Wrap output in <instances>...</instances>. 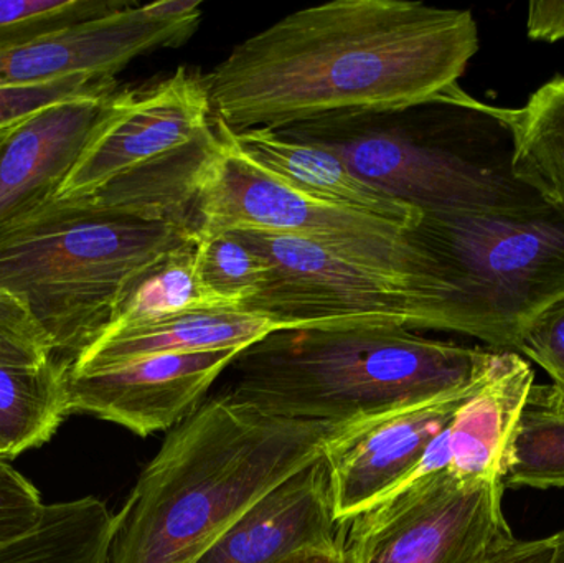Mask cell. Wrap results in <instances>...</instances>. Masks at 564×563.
I'll use <instances>...</instances> for the list:
<instances>
[{
  "mask_svg": "<svg viewBox=\"0 0 564 563\" xmlns=\"http://www.w3.org/2000/svg\"><path fill=\"white\" fill-rule=\"evenodd\" d=\"M477 50L469 10L334 0L245 40L204 83L212 118L230 131H281L437 101L460 88Z\"/></svg>",
  "mask_w": 564,
  "mask_h": 563,
  "instance_id": "1",
  "label": "cell"
},
{
  "mask_svg": "<svg viewBox=\"0 0 564 563\" xmlns=\"http://www.w3.org/2000/svg\"><path fill=\"white\" fill-rule=\"evenodd\" d=\"M341 426L278 419L227 393L205 400L167 433L116 515L108 563L200 562Z\"/></svg>",
  "mask_w": 564,
  "mask_h": 563,
  "instance_id": "2",
  "label": "cell"
},
{
  "mask_svg": "<svg viewBox=\"0 0 564 563\" xmlns=\"http://www.w3.org/2000/svg\"><path fill=\"white\" fill-rule=\"evenodd\" d=\"M496 354L400 326L280 329L235 357L227 396L278 419L345 425L463 392Z\"/></svg>",
  "mask_w": 564,
  "mask_h": 563,
  "instance_id": "3",
  "label": "cell"
},
{
  "mask_svg": "<svg viewBox=\"0 0 564 563\" xmlns=\"http://www.w3.org/2000/svg\"><path fill=\"white\" fill-rule=\"evenodd\" d=\"M427 111L423 126L370 115L276 132L332 152L361 181L423 214L530 215L552 208L513 174L507 108L457 88Z\"/></svg>",
  "mask_w": 564,
  "mask_h": 563,
  "instance_id": "4",
  "label": "cell"
},
{
  "mask_svg": "<svg viewBox=\"0 0 564 563\" xmlns=\"http://www.w3.org/2000/svg\"><path fill=\"white\" fill-rule=\"evenodd\" d=\"M195 241L182 225L55 197L0 228V288L25 304L53 357L72 364L111 326L139 274Z\"/></svg>",
  "mask_w": 564,
  "mask_h": 563,
  "instance_id": "5",
  "label": "cell"
},
{
  "mask_svg": "<svg viewBox=\"0 0 564 563\" xmlns=\"http://www.w3.org/2000/svg\"><path fill=\"white\" fill-rule=\"evenodd\" d=\"M431 255L444 331L519 354L533 321L564 301V217L423 214L411 230Z\"/></svg>",
  "mask_w": 564,
  "mask_h": 563,
  "instance_id": "6",
  "label": "cell"
},
{
  "mask_svg": "<svg viewBox=\"0 0 564 563\" xmlns=\"http://www.w3.org/2000/svg\"><path fill=\"white\" fill-rule=\"evenodd\" d=\"M212 122L218 144L195 182V238L235 230L292 235L433 296L436 267L411 230L291 187L251 161L221 122Z\"/></svg>",
  "mask_w": 564,
  "mask_h": 563,
  "instance_id": "7",
  "label": "cell"
},
{
  "mask_svg": "<svg viewBox=\"0 0 564 563\" xmlns=\"http://www.w3.org/2000/svg\"><path fill=\"white\" fill-rule=\"evenodd\" d=\"M234 234L268 267L263 290L240 310L260 314L280 329L378 324L444 331L436 297L413 284L348 263L305 238L258 230Z\"/></svg>",
  "mask_w": 564,
  "mask_h": 563,
  "instance_id": "8",
  "label": "cell"
},
{
  "mask_svg": "<svg viewBox=\"0 0 564 563\" xmlns=\"http://www.w3.org/2000/svg\"><path fill=\"white\" fill-rule=\"evenodd\" d=\"M503 483H467L427 473L347 522L351 563H487L516 541Z\"/></svg>",
  "mask_w": 564,
  "mask_h": 563,
  "instance_id": "9",
  "label": "cell"
},
{
  "mask_svg": "<svg viewBox=\"0 0 564 563\" xmlns=\"http://www.w3.org/2000/svg\"><path fill=\"white\" fill-rule=\"evenodd\" d=\"M202 20L198 0L126 6L98 19L0 52V88L43 85L75 75L115 78L142 53L177 46Z\"/></svg>",
  "mask_w": 564,
  "mask_h": 563,
  "instance_id": "10",
  "label": "cell"
},
{
  "mask_svg": "<svg viewBox=\"0 0 564 563\" xmlns=\"http://www.w3.org/2000/svg\"><path fill=\"white\" fill-rule=\"evenodd\" d=\"M210 129L204 78L185 68L152 88L118 91L108 118L56 197H91L119 175L182 151Z\"/></svg>",
  "mask_w": 564,
  "mask_h": 563,
  "instance_id": "11",
  "label": "cell"
},
{
  "mask_svg": "<svg viewBox=\"0 0 564 563\" xmlns=\"http://www.w3.org/2000/svg\"><path fill=\"white\" fill-rule=\"evenodd\" d=\"M484 379L444 399L345 423L332 435L322 458L338 521L347 524L410 483L434 440Z\"/></svg>",
  "mask_w": 564,
  "mask_h": 563,
  "instance_id": "12",
  "label": "cell"
},
{
  "mask_svg": "<svg viewBox=\"0 0 564 563\" xmlns=\"http://www.w3.org/2000/svg\"><path fill=\"white\" fill-rule=\"evenodd\" d=\"M240 353L169 354L96 372L66 369L68 415H91L139 436L171 432L198 409Z\"/></svg>",
  "mask_w": 564,
  "mask_h": 563,
  "instance_id": "13",
  "label": "cell"
},
{
  "mask_svg": "<svg viewBox=\"0 0 564 563\" xmlns=\"http://www.w3.org/2000/svg\"><path fill=\"white\" fill-rule=\"evenodd\" d=\"M116 93L48 106L13 128L0 149V228L58 195L108 118Z\"/></svg>",
  "mask_w": 564,
  "mask_h": 563,
  "instance_id": "14",
  "label": "cell"
},
{
  "mask_svg": "<svg viewBox=\"0 0 564 563\" xmlns=\"http://www.w3.org/2000/svg\"><path fill=\"white\" fill-rule=\"evenodd\" d=\"M345 532L321 456L251 506L198 563H285L337 545Z\"/></svg>",
  "mask_w": 564,
  "mask_h": 563,
  "instance_id": "15",
  "label": "cell"
},
{
  "mask_svg": "<svg viewBox=\"0 0 564 563\" xmlns=\"http://www.w3.org/2000/svg\"><path fill=\"white\" fill-rule=\"evenodd\" d=\"M280 331L260 314L235 307L187 311L138 323H115L86 347L69 372H96L169 354L247 349Z\"/></svg>",
  "mask_w": 564,
  "mask_h": 563,
  "instance_id": "16",
  "label": "cell"
},
{
  "mask_svg": "<svg viewBox=\"0 0 564 563\" xmlns=\"http://www.w3.org/2000/svg\"><path fill=\"white\" fill-rule=\"evenodd\" d=\"M535 372L516 353L497 350L479 389L447 426L449 472L467 483H503Z\"/></svg>",
  "mask_w": 564,
  "mask_h": 563,
  "instance_id": "17",
  "label": "cell"
},
{
  "mask_svg": "<svg viewBox=\"0 0 564 563\" xmlns=\"http://www.w3.org/2000/svg\"><path fill=\"white\" fill-rule=\"evenodd\" d=\"M227 131L251 161L311 197L393 221L408 230H413L423 217L417 208L361 181L337 155L325 149L292 141L268 129L234 132L227 128Z\"/></svg>",
  "mask_w": 564,
  "mask_h": 563,
  "instance_id": "18",
  "label": "cell"
},
{
  "mask_svg": "<svg viewBox=\"0 0 564 563\" xmlns=\"http://www.w3.org/2000/svg\"><path fill=\"white\" fill-rule=\"evenodd\" d=\"M116 515L86 496L45 505L39 522L0 544V563H108Z\"/></svg>",
  "mask_w": 564,
  "mask_h": 563,
  "instance_id": "19",
  "label": "cell"
},
{
  "mask_svg": "<svg viewBox=\"0 0 564 563\" xmlns=\"http://www.w3.org/2000/svg\"><path fill=\"white\" fill-rule=\"evenodd\" d=\"M66 369L55 357L39 367L0 366V462L39 448L69 416Z\"/></svg>",
  "mask_w": 564,
  "mask_h": 563,
  "instance_id": "20",
  "label": "cell"
},
{
  "mask_svg": "<svg viewBox=\"0 0 564 563\" xmlns=\"http://www.w3.org/2000/svg\"><path fill=\"white\" fill-rule=\"evenodd\" d=\"M513 174L564 217V76L543 85L520 109L507 108Z\"/></svg>",
  "mask_w": 564,
  "mask_h": 563,
  "instance_id": "21",
  "label": "cell"
},
{
  "mask_svg": "<svg viewBox=\"0 0 564 563\" xmlns=\"http://www.w3.org/2000/svg\"><path fill=\"white\" fill-rule=\"evenodd\" d=\"M506 488L564 489V393L533 383L510 455Z\"/></svg>",
  "mask_w": 564,
  "mask_h": 563,
  "instance_id": "22",
  "label": "cell"
},
{
  "mask_svg": "<svg viewBox=\"0 0 564 563\" xmlns=\"http://www.w3.org/2000/svg\"><path fill=\"white\" fill-rule=\"evenodd\" d=\"M195 243L167 255L139 274L122 294L111 324L227 307L202 286L195 271Z\"/></svg>",
  "mask_w": 564,
  "mask_h": 563,
  "instance_id": "23",
  "label": "cell"
},
{
  "mask_svg": "<svg viewBox=\"0 0 564 563\" xmlns=\"http://www.w3.org/2000/svg\"><path fill=\"white\" fill-rule=\"evenodd\" d=\"M195 271L202 286L224 306L240 310L268 281V267L234 231L202 235L195 243Z\"/></svg>",
  "mask_w": 564,
  "mask_h": 563,
  "instance_id": "24",
  "label": "cell"
},
{
  "mask_svg": "<svg viewBox=\"0 0 564 563\" xmlns=\"http://www.w3.org/2000/svg\"><path fill=\"white\" fill-rule=\"evenodd\" d=\"M128 6L116 0H0V52Z\"/></svg>",
  "mask_w": 564,
  "mask_h": 563,
  "instance_id": "25",
  "label": "cell"
},
{
  "mask_svg": "<svg viewBox=\"0 0 564 563\" xmlns=\"http://www.w3.org/2000/svg\"><path fill=\"white\" fill-rule=\"evenodd\" d=\"M116 88L115 78L75 75L43 85L0 88V129L19 124L48 106Z\"/></svg>",
  "mask_w": 564,
  "mask_h": 563,
  "instance_id": "26",
  "label": "cell"
},
{
  "mask_svg": "<svg viewBox=\"0 0 564 563\" xmlns=\"http://www.w3.org/2000/svg\"><path fill=\"white\" fill-rule=\"evenodd\" d=\"M52 357V346L25 304L0 288V366L39 367Z\"/></svg>",
  "mask_w": 564,
  "mask_h": 563,
  "instance_id": "27",
  "label": "cell"
},
{
  "mask_svg": "<svg viewBox=\"0 0 564 563\" xmlns=\"http://www.w3.org/2000/svg\"><path fill=\"white\" fill-rule=\"evenodd\" d=\"M39 489L7 462H0V544L22 535L42 516Z\"/></svg>",
  "mask_w": 564,
  "mask_h": 563,
  "instance_id": "28",
  "label": "cell"
},
{
  "mask_svg": "<svg viewBox=\"0 0 564 563\" xmlns=\"http://www.w3.org/2000/svg\"><path fill=\"white\" fill-rule=\"evenodd\" d=\"M519 353L539 364L564 393V301L533 321Z\"/></svg>",
  "mask_w": 564,
  "mask_h": 563,
  "instance_id": "29",
  "label": "cell"
},
{
  "mask_svg": "<svg viewBox=\"0 0 564 563\" xmlns=\"http://www.w3.org/2000/svg\"><path fill=\"white\" fill-rule=\"evenodd\" d=\"M530 39L542 42H558L564 39V2H530Z\"/></svg>",
  "mask_w": 564,
  "mask_h": 563,
  "instance_id": "30",
  "label": "cell"
},
{
  "mask_svg": "<svg viewBox=\"0 0 564 563\" xmlns=\"http://www.w3.org/2000/svg\"><path fill=\"white\" fill-rule=\"evenodd\" d=\"M555 554L553 538L539 541H512L500 549L487 563H552Z\"/></svg>",
  "mask_w": 564,
  "mask_h": 563,
  "instance_id": "31",
  "label": "cell"
},
{
  "mask_svg": "<svg viewBox=\"0 0 564 563\" xmlns=\"http://www.w3.org/2000/svg\"><path fill=\"white\" fill-rule=\"evenodd\" d=\"M285 563H351L348 557L347 549H345V539L337 545L327 549H318V551L305 552L297 555Z\"/></svg>",
  "mask_w": 564,
  "mask_h": 563,
  "instance_id": "32",
  "label": "cell"
},
{
  "mask_svg": "<svg viewBox=\"0 0 564 563\" xmlns=\"http://www.w3.org/2000/svg\"><path fill=\"white\" fill-rule=\"evenodd\" d=\"M552 538L553 545H555L552 563H564V529L558 534L552 535Z\"/></svg>",
  "mask_w": 564,
  "mask_h": 563,
  "instance_id": "33",
  "label": "cell"
},
{
  "mask_svg": "<svg viewBox=\"0 0 564 563\" xmlns=\"http://www.w3.org/2000/svg\"><path fill=\"white\" fill-rule=\"evenodd\" d=\"M25 121V119H23ZM17 124L9 126V128H2L0 129V149H2L3 142L7 141V138H9L10 132L13 131V128H15Z\"/></svg>",
  "mask_w": 564,
  "mask_h": 563,
  "instance_id": "34",
  "label": "cell"
}]
</instances>
